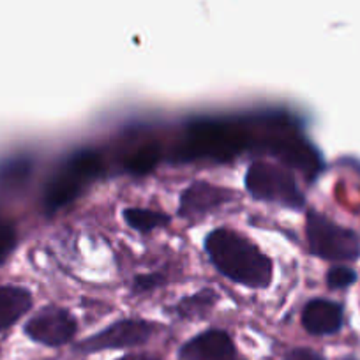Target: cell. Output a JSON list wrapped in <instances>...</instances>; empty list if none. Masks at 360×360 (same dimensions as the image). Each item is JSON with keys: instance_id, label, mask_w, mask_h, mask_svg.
Masks as SVG:
<instances>
[{"instance_id": "obj_1", "label": "cell", "mask_w": 360, "mask_h": 360, "mask_svg": "<svg viewBox=\"0 0 360 360\" xmlns=\"http://www.w3.org/2000/svg\"><path fill=\"white\" fill-rule=\"evenodd\" d=\"M205 252L217 272L245 288L265 290L274 279L272 259L245 235L230 228L210 231L205 238Z\"/></svg>"}, {"instance_id": "obj_2", "label": "cell", "mask_w": 360, "mask_h": 360, "mask_svg": "<svg viewBox=\"0 0 360 360\" xmlns=\"http://www.w3.org/2000/svg\"><path fill=\"white\" fill-rule=\"evenodd\" d=\"M99 169H101V162L96 152L79 150L69 155L51 175L44 188V212L51 216L75 202L82 195L83 189L98 176Z\"/></svg>"}, {"instance_id": "obj_3", "label": "cell", "mask_w": 360, "mask_h": 360, "mask_svg": "<svg viewBox=\"0 0 360 360\" xmlns=\"http://www.w3.org/2000/svg\"><path fill=\"white\" fill-rule=\"evenodd\" d=\"M244 186L256 202L276 203L295 210L306 207V196L286 166L266 161L251 162L245 172Z\"/></svg>"}, {"instance_id": "obj_4", "label": "cell", "mask_w": 360, "mask_h": 360, "mask_svg": "<svg viewBox=\"0 0 360 360\" xmlns=\"http://www.w3.org/2000/svg\"><path fill=\"white\" fill-rule=\"evenodd\" d=\"M306 238L311 255L327 262L345 263L360 258L359 235L316 210L307 212Z\"/></svg>"}, {"instance_id": "obj_5", "label": "cell", "mask_w": 360, "mask_h": 360, "mask_svg": "<svg viewBox=\"0 0 360 360\" xmlns=\"http://www.w3.org/2000/svg\"><path fill=\"white\" fill-rule=\"evenodd\" d=\"M155 325L143 318H124L98 334L90 335L79 342L76 349L83 353L103 352V349H119L141 346L154 335Z\"/></svg>"}, {"instance_id": "obj_6", "label": "cell", "mask_w": 360, "mask_h": 360, "mask_svg": "<svg viewBox=\"0 0 360 360\" xmlns=\"http://www.w3.org/2000/svg\"><path fill=\"white\" fill-rule=\"evenodd\" d=\"M244 145V140L233 127L223 124H198L191 129L186 154L188 158H219L226 159V154H235Z\"/></svg>"}, {"instance_id": "obj_7", "label": "cell", "mask_w": 360, "mask_h": 360, "mask_svg": "<svg viewBox=\"0 0 360 360\" xmlns=\"http://www.w3.org/2000/svg\"><path fill=\"white\" fill-rule=\"evenodd\" d=\"M76 318L58 306L43 307L25 323V334L44 346L68 345L76 335Z\"/></svg>"}, {"instance_id": "obj_8", "label": "cell", "mask_w": 360, "mask_h": 360, "mask_svg": "<svg viewBox=\"0 0 360 360\" xmlns=\"http://www.w3.org/2000/svg\"><path fill=\"white\" fill-rule=\"evenodd\" d=\"M231 200H235V193L231 189L210 184L205 180H196L180 195L179 216L184 219H198L216 212Z\"/></svg>"}, {"instance_id": "obj_9", "label": "cell", "mask_w": 360, "mask_h": 360, "mask_svg": "<svg viewBox=\"0 0 360 360\" xmlns=\"http://www.w3.org/2000/svg\"><path fill=\"white\" fill-rule=\"evenodd\" d=\"M180 360H237V348L230 335L210 328L189 339L179 352Z\"/></svg>"}, {"instance_id": "obj_10", "label": "cell", "mask_w": 360, "mask_h": 360, "mask_svg": "<svg viewBox=\"0 0 360 360\" xmlns=\"http://www.w3.org/2000/svg\"><path fill=\"white\" fill-rule=\"evenodd\" d=\"M345 313L339 302L328 299H313L304 306L302 325L313 335H332L341 330Z\"/></svg>"}, {"instance_id": "obj_11", "label": "cell", "mask_w": 360, "mask_h": 360, "mask_svg": "<svg viewBox=\"0 0 360 360\" xmlns=\"http://www.w3.org/2000/svg\"><path fill=\"white\" fill-rule=\"evenodd\" d=\"M32 307V295L27 288L16 285L0 286V332L8 330L22 320Z\"/></svg>"}, {"instance_id": "obj_12", "label": "cell", "mask_w": 360, "mask_h": 360, "mask_svg": "<svg viewBox=\"0 0 360 360\" xmlns=\"http://www.w3.org/2000/svg\"><path fill=\"white\" fill-rule=\"evenodd\" d=\"M122 216L127 226L143 235L150 233V231L158 230V228H166L172 223V217L168 214L159 212V210L143 209V207H129V209L124 210Z\"/></svg>"}, {"instance_id": "obj_13", "label": "cell", "mask_w": 360, "mask_h": 360, "mask_svg": "<svg viewBox=\"0 0 360 360\" xmlns=\"http://www.w3.org/2000/svg\"><path fill=\"white\" fill-rule=\"evenodd\" d=\"M217 302V293L210 288H203L196 292L195 295L184 297L182 300L173 306V313L182 320H191V318L205 316L214 304Z\"/></svg>"}, {"instance_id": "obj_14", "label": "cell", "mask_w": 360, "mask_h": 360, "mask_svg": "<svg viewBox=\"0 0 360 360\" xmlns=\"http://www.w3.org/2000/svg\"><path fill=\"white\" fill-rule=\"evenodd\" d=\"M356 272L352 266L334 265L327 272V285L330 290H345L348 286L355 285Z\"/></svg>"}, {"instance_id": "obj_15", "label": "cell", "mask_w": 360, "mask_h": 360, "mask_svg": "<svg viewBox=\"0 0 360 360\" xmlns=\"http://www.w3.org/2000/svg\"><path fill=\"white\" fill-rule=\"evenodd\" d=\"M16 248V230L9 221L0 219V265L9 258Z\"/></svg>"}, {"instance_id": "obj_16", "label": "cell", "mask_w": 360, "mask_h": 360, "mask_svg": "<svg viewBox=\"0 0 360 360\" xmlns=\"http://www.w3.org/2000/svg\"><path fill=\"white\" fill-rule=\"evenodd\" d=\"M159 159V152L155 148H143V150L138 152L133 159L129 161L127 168L134 173H147L148 169L154 168V165Z\"/></svg>"}, {"instance_id": "obj_17", "label": "cell", "mask_w": 360, "mask_h": 360, "mask_svg": "<svg viewBox=\"0 0 360 360\" xmlns=\"http://www.w3.org/2000/svg\"><path fill=\"white\" fill-rule=\"evenodd\" d=\"M165 283H166V278L161 274V272H150V274L136 276L133 281V293L134 295H138V293L154 292V290L161 288Z\"/></svg>"}, {"instance_id": "obj_18", "label": "cell", "mask_w": 360, "mask_h": 360, "mask_svg": "<svg viewBox=\"0 0 360 360\" xmlns=\"http://www.w3.org/2000/svg\"><path fill=\"white\" fill-rule=\"evenodd\" d=\"M285 360H325L320 353L313 352L309 348H295L286 353Z\"/></svg>"}, {"instance_id": "obj_19", "label": "cell", "mask_w": 360, "mask_h": 360, "mask_svg": "<svg viewBox=\"0 0 360 360\" xmlns=\"http://www.w3.org/2000/svg\"><path fill=\"white\" fill-rule=\"evenodd\" d=\"M119 360H159L158 356H152V355H127L122 356Z\"/></svg>"}]
</instances>
